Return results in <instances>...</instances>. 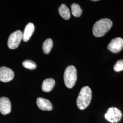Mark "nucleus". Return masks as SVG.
<instances>
[{
	"label": "nucleus",
	"instance_id": "nucleus-1",
	"mask_svg": "<svg viewBox=\"0 0 123 123\" xmlns=\"http://www.w3.org/2000/svg\"><path fill=\"white\" fill-rule=\"evenodd\" d=\"M113 22L107 18L102 19L95 23L93 26L92 33L97 37H103L111 29Z\"/></svg>",
	"mask_w": 123,
	"mask_h": 123
},
{
	"label": "nucleus",
	"instance_id": "nucleus-6",
	"mask_svg": "<svg viewBox=\"0 0 123 123\" xmlns=\"http://www.w3.org/2000/svg\"><path fill=\"white\" fill-rule=\"evenodd\" d=\"M107 48L112 53H119L123 48V38L116 37L112 40L108 44Z\"/></svg>",
	"mask_w": 123,
	"mask_h": 123
},
{
	"label": "nucleus",
	"instance_id": "nucleus-5",
	"mask_svg": "<svg viewBox=\"0 0 123 123\" xmlns=\"http://www.w3.org/2000/svg\"><path fill=\"white\" fill-rule=\"evenodd\" d=\"M22 39V32L21 30H17L10 35L8 39L7 45L9 49H17L20 44Z\"/></svg>",
	"mask_w": 123,
	"mask_h": 123
},
{
	"label": "nucleus",
	"instance_id": "nucleus-3",
	"mask_svg": "<svg viewBox=\"0 0 123 123\" xmlns=\"http://www.w3.org/2000/svg\"><path fill=\"white\" fill-rule=\"evenodd\" d=\"M64 81L66 87L68 88H73L77 79V73L74 66H68L64 73Z\"/></svg>",
	"mask_w": 123,
	"mask_h": 123
},
{
	"label": "nucleus",
	"instance_id": "nucleus-11",
	"mask_svg": "<svg viewBox=\"0 0 123 123\" xmlns=\"http://www.w3.org/2000/svg\"><path fill=\"white\" fill-rule=\"evenodd\" d=\"M55 84V81L53 79H47L44 80L42 84V89L45 92H49L52 90Z\"/></svg>",
	"mask_w": 123,
	"mask_h": 123
},
{
	"label": "nucleus",
	"instance_id": "nucleus-16",
	"mask_svg": "<svg viewBox=\"0 0 123 123\" xmlns=\"http://www.w3.org/2000/svg\"><path fill=\"white\" fill-rule=\"evenodd\" d=\"M114 69L117 72L123 70V59L117 61L114 66Z\"/></svg>",
	"mask_w": 123,
	"mask_h": 123
},
{
	"label": "nucleus",
	"instance_id": "nucleus-9",
	"mask_svg": "<svg viewBox=\"0 0 123 123\" xmlns=\"http://www.w3.org/2000/svg\"><path fill=\"white\" fill-rule=\"evenodd\" d=\"M37 105L40 110L43 111H51L53 109V105L51 102L41 97L37 98Z\"/></svg>",
	"mask_w": 123,
	"mask_h": 123
},
{
	"label": "nucleus",
	"instance_id": "nucleus-4",
	"mask_svg": "<svg viewBox=\"0 0 123 123\" xmlns=\"http://www.w3.org/2000/svg\"><path fill=\"white\" fill-rule=\"evenodd\" d=\"M122 114L121 111L117 108H110L105 114V118L112 123H117L121 119Z\"/></svg>",
	"mask_w": 123,
	"mask_h": 123
},
{
	"label": "nucleus",
	"instance_id": "nucleus-15",
	"mask_svg": "<svg viewBox=\"0 0 123 123\" xmlns=\"http://www.w3.org/2000/svg\"><path fill=\"white\" fill-rule=\"evenodd\" d=\"M22 65L25 68L31 70H34L37 68L35 62L30 60H26L22 62Z\"/></svg>",
	"mask_w": 123,
	"mask_h": 123
},
{
	"label": "nucleus",
	"instance_id": "nucleus-13",
	"mask_svg": "<svg viewBox=\"0 0 123 123\" xmlns=\"http://www.w3.org/2000/svg\"><path fill=\"white\" fill-rule=\"evenodd\" d=\"M53 46V41L50 38L46 40L42 45V49L45 54H49Z\"/></svg>",
	"mask_w": 123,
	"mask_h": 123
},
{
	"label": "nucleus",
	"instance_id": "nucleus-14",
	"mask_svg": "<svg viewBox=\"0 0 123 123\" xmlns=\"http://www.w3.org/2000/svg\"><path fill=\"white\" fill-rule=\"evenodd\" d=\"M72 15L75 17H79L81 16L83 11L79 5L73 3L71 6Z\"/></svg>",
	"mask_w": 123,
	"mask_h": 123
},
{
	"label": "nucleus",
	"instance_id": "nucleus-12",
	"mask_svg": "<svg viewBox=\"0 0 123 123\" xmlns=\"http://www.w3.org/2000/svg\"><path fill=\"white\" fill-rule=\"evenodd\" d=\"M58 12L59 15L65 20H68L70 18V12L69 8L66 5L62 4L59 7Z\"/></svg>",
	"mask_w": 123,
	"mask_h": 123
},
{
	"label": "nucleus",
	"instance_id": "nucleus-17",
	"mask_svg": "<svg viewBox=\"0 0 123 123\" xmlns=\"http://www.w3.org/2000/svg\"><path fill=\"white\" fill-rule=\"evenodd\" d=\"M91 1H99V0H92Z\"/></svg>",
	"mask_w": 123,
	"mask_h": 123
},
{
	"label": "nucleus",
	"instance_id": "nucleus-7",
	"mask_svg": "<svg viewBox=\"0 0 123 123\" xmlns=\"http://www.w3.org/2000/svg\"><path fill=\"white\" fill-rule=\"evenodd\" d=\"M14 77L13 70L6 67L0 68V81L7 83L12 80Z\"/></svg>",
	"mask_w": 123,
	"mask_h": 123
},
{
	"label": "nucleus",
	"instance_id": "nucleus-8",
	"mask_svg": "<svg viewBox=\"0 0 123 123\" xmlns=\"http://www.w3.org/2000/svg\"><path fill=\"white\" fill-rule=\"evenodd\" d=\"M11 111V104L8 98L2 97L0 98V112L3 115L8 114Z\"/></svg>",
	"mask_w": 123,
	"mask_h": 123
},
{
	"label": "nucleus",
	"instance_id": "nucleus-2",
	"mask_svg": "<svg viewBox=\"0 0 123 123\" xmlns=\"http://www.w3.org/2000/svg\"><path fill=\"white\" fill-rule=\"evenodd\" d=\"M92 98V91L88 86L82 88L77 99V105L80 110H84L89 105Z\"/></svg>",
	"mask_w": 123,
	"mask_h": 123
},
{
	"label": "nucleus",
	"instance_id": "nucleus-10",
	"mask_svg": "<svg viewBox=\"0 0 123 123\" xmlns=\"http://www.w3.org/2000/svg\"><path fill=\"white\" fill-rule=\"evenodd\" d=\"M35 30V26L32 23H28L25 26L22 33V40L26 42L30 39Z\"/></svg>",
	"mask_w": 123,
	"mask_h": 123
}]
</instances>
